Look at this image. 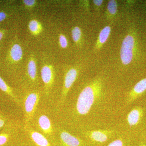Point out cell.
<instances>
[{
    "label": "cell",
    "mask_w": 146,
    "mask_h": 146,
    "mask_svg": "<svg viewBox=\"0 0 146 146\" xmlns=\"http://www.w3.org/2000/svg\"><path fill=\"white\" fill-rule=\"evenodd\" d=\"M102 80L97 78L90 82L79 95L75 106V112L78 116L88 114L95 103L102 94Z\"/></svg>",
    "instance_id": "obj_1"
},
{
    "label": "cell",
    "mask_w": 146,
    "mask_h": 146,
    "mask_svg": "<svg viewBox=\"0 0 146 146\" xmlns=\"http://www.w3.org/2000/svg\"><path fill=\"white\" fill-rule=\"evenodd\" d=\"M39 92H32L26 96L24 100L25 122L26 125L32 119L40 100Z\"/></svg>",
    "instance_id": "obj_2"
},
{
    "label": "cell",
    "mask_w": 146,
    "mask_h": 146,
    "mask_svg": "<svg viewBox=\"0 0 146 146\" xmlns=\"http://www.w3.org/2000/svg\"><path fill=\"white\" fill-rule=\"evenodd\" d=\"M135 39L133 35L129 33L123 40L120 50V57L124 65H127L133 59Z\"/></svg>",
    "instance_id": "obj_3"
},
{
    "label": "cell",
    "mask_w": 146,
    "mask_h": 146,
    "mask_svg": "<svg viewBox=\"0 0 146 146\" xmlns=\"http://www.w3.org/2000/svg\"><path fill=\"white\" fill-rule=\"evenodd\" d=\"M78 74V71L75 68H70L65 74L60 99L61 104H63L66 99L68 92L77 78Z\"/></svg>",
    "instance_id": "obj_4"
},
{
    "label": "cell",
    "mask_w": 146,
    "mask_h": 146,
    "mask_svg": "<svg viewBox=\"0 0 146 146\" xmlns=\"http://www.w3.org/2000/svg\"><path fill=\"white\" fill-rule=\"evenodd\" d=\"M37 127L43 134L51 136L54 133V128L51 120L45 114H40L36 118Z\"/></svg>",
    "instance_id": "obj_5"
},
{
    "label": "cell",
    "mask_w": 146,
    "mask_h": 146,
    "mask_svg": "<svg viewBox=\"0 0 146 146\" xmlns=\"http://www.w3.org/2000/svg\"><path fill=\"white\" fill-rule=\"evenodd\" d=\"M41 74L42 81L44 84L46 94H48L54 80V74L52 67L47 64L43 65Z\"/></svg>",
    "instance_id": "obj_6"
},
{
    "label": "cell",
    "mask_w": 146,
    "mask_h": 146,
    "mask_svg": "<svg viewBox=\"0 0 146 146\" xmlns=\"http://www.w3.org/2000/svg\"><path fill=\"white\" fill-rule=\"evenodd\" d=\"M146 91V78H144L136 84L130 91L127 98V104L129 105L136 100Z\"/></svg>",
    "instance_id": "obj_7"
},
{
    "label": "cell",
    "mask_w": 146,
    "mask_h": 146,
    "mask_svg": "<svg viewBox=\"0 0 146 146\" xmlns=\"http://www.w3.org/2000/svg\"><path fill=\"white\" fill-rule=\"evenodd\" d=\"M112 131L98 130L91 131L87 132V136L92 141L98 143H104L107 141Z\"/></svg>",
    "instance_id": "obj_8"
},
{
    "label": "cell",
    "mask_w": 146,
    "mask_h": 146,
    "mask_svg": "<svg viewBox=\"0 0 146 146\" xmlns=\"http://www.w3.org/2000/svg\"><path fill=\"white\" fill-rule=\"evenodd\" d=\"M144 114V110L141 107H137L132 109L128 114L127 120L130 127L138 125L141 121Z\"/></svg>",
    "instance_id": "obj_9"
},
{
    "label": "cell",
    "mask_w": 146,
    "mask_h": 146,
    "mask_svg": "<svg viewBox=\"0 0 146 146\" xmlns=\"http://www.w3.org/2000/svg\"><path fill=\"white\" fill-rule=\"evenodd\" d=\"M59 136L62 144L65 146H80L81 141L65 130L60 131Z\"/></svg>",
    "instance_id": "obj_10"
},
{
    "label": "cell",
    "mask_w": 146,
    "mask_h": 146,
    "mask_svg": "<svg viewBox=\"0 0 146 146\" xmlns=\"http://www.w3.org/2000/svg\"><path fill=\"white\" fill-rule=\"evenodd\" d=\"M29 135L32 140L37 146H52L46 137L43 134L33 130H29Z\"/></svg>",
    "instance_id": "obj_11"
},
{
    "label": "cell",
    "mask_w": 146,
    "mask_h": 146,
    "mask_svg": "<svg viewBox=\"0 0 146 146\" xmlns=\"http://www.w3.org/2000/svg\"><path fill=\"white\" fill-rule=\"evenodd\" d=\"M27 75L29 80L34 82L37 78V66L36 61L33 56L30 58L28 63Z\"/></svg>",
    "instance_id": "obj_12"
},
{
    "label": "cell",
    "mask_w": 146,
    "mask_h": 146,
    "mask_svg": "<svg viewBox=\"0 0 146 146\" xmlns=\"http://www.w3.org/2000/svg\"><path fill=\"white\" fill-rule=\"evenodd\" d=\"M23 51L22 47L19 44H14L11 48L10 56L12 61L18 62L23 58Z\"/></svg>",
    "instance_id": "obj_13"
},
{
    "label": "cell",
    "mask_w": 146,
    "mask_h": 146,
    "mask_svg": "<svg viewBox=\"0 0 146 146\" xmlns=\"http://www.w3.org/2000/svg\"><path fill=\"white\" fill-rule=\"evenodd\" d=\"M111 31V27L110 26L105 27L100 32L98 39L96 44V49L100 48L107 41L110 35Z\"/></svg>",
    "instance_id": "obj_14"
},
{
    "label": "cell",
    "mask_w": 146,
    "mask_h": 146,
    "mask_svg": "<svg viewBox=\"0 0 146 146\" xmlns=\"http://www.w3.org/2000/svg\"><path fill=\"white\" fill-rule=\"evenodd\" d=\"M30 31L33 35H38L42 30V26L39 21L36 20H32L29 24Z\"/></svg>",
    "instance_id": "obj_15"
},
{
    "label": "cell",
    "mask_w": 146,
    "mask_h": 146,
    "mask_svg": "<svg viewBox=\"0 0 146 146\" xmlns=\"http://www.w3.org/2000/svg\"><path fill=\"white\" fill-rule=\"evenodd\" d=\"M0 89L6 93L9 96L11 97V98H12L15 102L19 103L18 100L17 99V98L13 94L12 90L7 84L1 78V76H0Z\"/></svg>",
    "instance_id": "obj_16"
},
{
    "label": "cell",
    "mask_w": 146,
    "mask_h": 146,
    "mask_svg": "<svg viewBox=\"0 0 146 146\" xmlns=\"http://www.w3.org/2000/svg\"><path fill=\"white\" fill-rule=\"evenodd\" d=\"M81 29L78 27H75L72 31V37L74 42L76 43H78L80 42L82 37Z\"/></svg>",
    "instance_id": "obj_17"
},
{
    "label": "cell",
    "mask_w": 146,
    "mask_h": 146,
    "mask_svg": "<svg viewBox=\"0 0 146 146\" xmlns=\"http://www.w3.org/2000/svg\"><path fill=\"white\" fill-rule=\"evenodd\" d=\"M108 11L110 14L114 15L116 14L117 11V4L114 0L110 1L107 6Z\"/></svg>",
    "instance_id": "obj_18"
},
{
    "label": "cell",
    "mask_w": 146,
    "mask_h": 146,
    "mask_svg": "<svg viewBox=\"0 0 146 146\" xmlns=\"http://www.w3.org/2000/svg\"><path fill=\"white\" fill-rule=\"evenodd\" d=\"M59 42L60 47L63 48H66L68 46V42L65 35L60 34L59 36Z\"/></svg>",
    "instance_id": "obj_19"
},
{
    "label": "cell",
    "mask_w": 146,
    "mask_h": 146,
    "mask_svg": "<svg viewBox=\"0 0 146 146\" xmlns=\"http://www.w3.org/2000/svg\"><path fill=\"white\" fill-rule=\"evenodd\" d=\"M8 136L6 134H0V146L4 145L8 140Z\"/></svg>",
    "instance_id": "obj_20"
},
{
    "label": "cell",
    "mask_w": 146,
    "mask_h": 146,
    "mask_svg": "<svg viewBox=\"0 0 146 146\" xmlns=\"http://www.w3.org/2000/svg\"><path fill=\"white\" fill-rule=\"evenodd\" d=\"M123 144L122 141L121 139H117L112 141L108 146H123Z\"/></svg>",
    "instance_id": "obj_21"
},
{
    "label": "cell",
    "mask_w": 146,
    "mask_h": 146,
    "mask_svg": "<svg viewBox=\"0 0 146 146\" xmlns=\"http://www.w3.org/2000/svg\"><path fill=\"white\" fill-rule=\"evenodd\" d=\"M24 5L28 7H31L34 6L36 4V1L33 0H26L23 1Z\"/></svg>",
    "instance_id": "obj_22"
},
{
    "label": "cell",
    "mask_w": 146,
    "mask_h": 146,
    "mask_svg": "<svg viewBox=\"0 0 146 146\" xmlns=\"http://www.w3.org/2000/svg\"><path fill=\"white\" fill-rule=\"evenodd\" d=\"M103 1H104L102 0H94L93 1V3L97 6H100L102 4Z\"/></svg>",
    "instance_id": "obj_23"
},
{
    "label": "cell",
    "mask_w": 146,
    "mask_h": 146,
    "mask_svg": "<svg viewBox=\"0 0 146 146\" xmlns=\"http://www.w3.org/2000/svg\"><path fill=\"white\" fill-rule=\"evenodd\" d=\"M7 15L3 12H0V22H2L6 18Z\"/></svg>",
    "instance_id": "obj_24"
},
{
    "label": "cell",
    "mask_w": 146,
    "mask_h": 146,
    "mask_svg": "<svg viewBox=\"0 0 146 146\" xmlns=\"http://www.w3.org/2000/svg\"><path fill=\"white\" fill-rule=\"evenodd\" d=\"M5 120L0 115V129L3 127L5 125Z\"/></svg>",
    "instance_id": "obj_25"
},
{
    "label": "cell",
    "mask_w": 146,
    "mask_h": 146,
    "mask_svg": "<svg viewBox=\"0 0 146 146\" xmlns=\"http://www.w3.org/2000/svg\"><path fill=\"white\" fill-rule=\"evenodd\" d=\"M4 36V33L3 31H0V41L3 39Z\"/></svg>",
    "instance_id": "obj_26"
},
{
    "label": "cell",
    "mask_w": 146,
    "mask_h": 146,
    "mask_svg": "<svg viewBox=\"0 0 146 146\" xmlns=\"http://www.w3.org/2000/svg\"><path fill=\"white\" fill-rule=\"evenodd\" d=\"M145 146V145H141V146Z\"/></svg>",
    "instance_id": "obj_27"
}]
</instances>
